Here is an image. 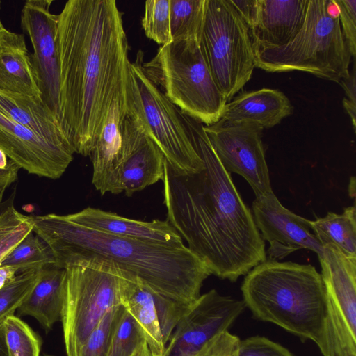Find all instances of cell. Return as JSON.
<instances>
[{
  "mask_svg": "<svg viewBox=\"0 0 356 356\" xmlns=\"http://www.w3.org/2000/svg\"><path fill=\"white\" fill-rule=\"evenodd\" d=\"M41 269L21 272L13 281L0 289V322L14 315L15 310L37 283Z\"/></svg>",
  "mask_w": 356,
  "mask_h": 356,
  "instance_id": "obj_31",
  "label": "cell"
},
{
  "mask_svg": "<svg viewBox=\"0 0 356 356\" xmlns=\"http://www.w3.org/2000/svg\"><path fill=\"white\" fill-rule=\"evenodd\" d=\"M62 314L67 356H79L86 339L111 309L121 305L120 289L124 273L100 261L66 267Z\"/></svg>",
  "mask_w": 356,
  "mask_h": 356,
  "instance_id": "obj_9",
  "label": "cell"
},
{
  "mask_svg": "<svg viewBox=\"0 0 356 356\" xmlns=\"http://www.w3.org/2000/svg\"><path fill=\"white\" fill-rule=\"evenodd\" d=\"M245 275L243 301L255 318L314 341L329 356L326 296L314 266L266 259Z\"/></svg>",
  "mask_w": 356,
  "mask_h": 356,
  "instance_id": "obj_4",
  "label": "cell"
},
{
  "mask_svg": "<svg viewBox=\"0 0 356 356\" xmlns=\"http://www.w3.org/2000/svg\"><path fill=\"white\" fill-rule=\"evenodd\" d=\"M15 191L6 200H3V196L0 195V216L9 207L14 205L15 197Z\"/></svg>",
  "mask_w": 356,
  "mask_h": 356,
  "instance_id": "obj_42",
  "label": "cell"
},
{
  "mask_svg": "<svg viewBox=\"0 0 356 356\" xmlns=\"http://www.w3.org/2000/svg\"><path fill=\"white\" fill-rule=\"evenodd\" d=\"M206 0H170L172 41L200 40Z\"/></svg>",
  "mask_w": 356,
  "mask_h": 356,
  "instance_id": "obj_26",
  "label": "cell"
},
{
  "mask_svg": "<svg viewBox=\"0 0 356 356\" xmlns=\"http://www.w3.org/2000/svg\"><path fill=\"white\" fill-rule=\"evenodd\" d=\"M313 232L324 247L336 246L343 254L356 258V209H344L341 214L329 212L323 218L311 220Z\"/></svg>",
  "mask_w": 356,
  "mask_h": 356,
  "instance_id": "obj_25",
  "label": "cell"
},
{
  "mask_svg": "<svg viewBox=\"0 0 356 356\" xmlns=\"http://www.w3.org/2000/svg\"><path fill=\"white\" fill-rule=\"evenodd\" d=\"M3 323L8 356H40L41 339L25 322L11 315Z\"/></svg>",
  "mask_w": 356,
  "mask_h": 356,
  "instance_id": "obj_29",
  "label": "cell"
},
{
  "mask_svg": "<svg viewBox=\"0 0 356 356\" xmlns=\"http://www.w3.org/2000/svg\"><path fill=\"white\" fill-rule=\"evenodd\" d=\"M245 308L243 300L215 289L200 295L177 324L163 356H193L216 335L228 330Z\"/></svg>",
  "mask_w": 356,
  "mask_h": 356,
  "instance_id": "obj_12",
  "label": "cell"
},
{
  "mask_svg": "<svg viewBox=\"0 0 356 356\" xmlns=\"http://www.w3.org/2000/svg\"><path fill=\"white\" fill-rule=\"evenodd\" d=\"M154 292L138 279L124 273L121 281V305L131 315L141 329L150 350L163 354Z\"/></svg>",
  "mask_w": 356,
  "mask_h": 356,
  "instance_id": "obj_24",
  "label": "cell"
},
{
  "mask_svg": "<svg viewBox=\"0 0 356 356\" xmlns=\"http://www.w3.org/2000/svg\"><path fill=\"white\" fill-rule=\"evenodd\" d=\"M46 356H51V355H46Z\"/></svg>",
  "mask_w": 356,
  "mask_h": 356,
  "instance_id": "obj_47",
  "label": "cell"
},
{
  "mask_svg": "<svg viewBox=\"0 0 356 356\" xmlns=\"http://www.w3.org/2000/svg\"><path fill=\"white\" fill-rule=\"evenodd\" d=\"M262 129L250 123L233 124L220 119L203 130L225 170L243 177L256 197L273 191L264 148Z\"/></svg>",
  "mask_w": 356,
  "mask_h": 356,
  "instance_id": "obj_11",
  "label": "cell"
},
{
  "mask_svg": "<svg viewBox=\"0 0 356 356\" xmlns=\"http://www.w3.org/2000/svg\"><path fill=\"white\" fill-rule=\"evenodd\" d=\"M19 273L17 268L12 266H0V289L13 281Z\"/></svg>",
  "mask_w": 356,
  "mask_h": 356,
  "instance_id": "obj_40",
  "label": "cell"
},
{
  "mask_svg": "<svg viewBox=\"0 0 356 356\" xmlns=\"http://www.w3.org/2000/svg\"><path fill=\"white\" fill-rule=\"evenodd\" d=\"M63 130L89 156L129 72V44L115 0H69L58 15Z\"/></svg>",
  "mask_w": 356,
  "mask_h": 356,
  "instance_id": "obj_1",
  "label": "cell"
},
{
  "mask_svg": "<svg viewBox=\"0 0 356 356\" xmlns=\"http://www.w3.org/2000/svg\"><path fill=\"white\" fill-rule=\"evenodd\" d=\"M0 356H8L3 321L0 322Z\"/></svg>",
  "mask_w": 356,
  "mask_h": 356,
  "instance_id": "obj_41",
  "label": "cell"
},
{
  "mask_svg": "<svg viewBox=\"0 0 356 356\" xmlns=\"http://www.w3.org/2000/svg\"><path fill=\"white\" fill-rule=\"evenodd\" d=\"M339 14L341 31L354 58L356 56V0H333Z\"/></svg>",
  "mask_w": 356,
  "mask_h": 356,
  "instance_id": "obj_36",
  "label": "cell"
},
{
  "mask_svg": "<svg viewBox=\"0 0 356 356\" xmlns=\"http://www.w3.org/2000/svg\"><path fill=\"white\" fill-rule=\"evenodd\" d=\"M149 356H163V354L150 350V354Z\"/></svg>",
  "mask_w": 356,
  "mask_h": 356,
  "instance_id": "obj_45",
  "label": "cell"
},
{
  "mask_svg": "<svg viewBox=\"0 0 356 356\" xmlns=\"http://www.w3.org/2000/svg\"><path fill=\"white\" fill-rule=\"evenodd\" d=\"M146 76L186 115L211 125L227 102L218 88L200 40H175L161 46L148 62Z\"/></svg>",
  "mask_w": 356,
  "mask_h": 356,
  "instance_id": "obj_6",
  "label": "cell"
},
{
  "mask_svg": "<svg viewBox=\"0 0 356 356\" xmlns=\"http://www.w3.org/2000/svg\"><path fill=\"white\" fill-rule=\"evenodd\" d=\"M67 216L75 223L112 235L163 243H184L168 220L143 221L92 207Z\"/></svg>",
  "mask_w": 356,
  "mask_h": 356,
  "instance_id": "obj_19",
  "label": "cell"
},
{
  "mask_svg": "<svg viewBox=\"0 0 356 356\" xmlns=\"http://www.w3.org/2000/svg\"><path fill=\"white\" fill-rule=\"evenodd\" d=\"M5 152L0 149V169H4L8 165L9 159Z\"/></svg>",
  "mask_w": 356,
  "mask_h": 356,
  "instance_id": "obj_43",
  "label": "cell"
},
{
  "mask_svg": "<svg viewBox=\"0 0 356 356\" xmlns=\"http://www.w3.org/2000/svg\"><path fill=\"white\" fill-rule=\"evenodd\" d=\"M123 87L109 108L102 129L89 156L92 165V183L101 193L122 192L120 178L124 162L122 125L128 113L127 85Z\"/></svg>",
  "mask_w": 356,
  "mask_h": 356,
  "instance_id": "obj_17",
  "label": "cell"
},
{
  "mask_svg": "<svg viewBox=\"0 0 356 356\" xmlns=\"http://www.w3.org/2000/svg\"><path fill=\"white\" fill-rule=\"evenodd\" d=\"M0 90L41 96L24 35L5 27L0 31Z\"/></svg>",
  "mask_w": 356,
  "mask_h": 356,
  "instance_id": "obj_21",
  "label": "cell"
},
{
  "mask_svg": "<svg viewBox=\"0 0 356 356\" xmlns=\"http://www.w3.org/2000/svg\"><path fill=\"white\" fill-rule=\"evenodd\" d=\"M141 348H140V349H141ZM140 350H138V351H136V353H135L132 356H136V355L138 353V351H139Z\"/></svg>",
  "mask_w": 356,
  "mask_h": 356,
  "instance_id": "obj_46",
  "label": "cell"
},
{
  "mask_svg": "<svg viewBox=\"0 0 356 356\" xmlns=\"http://www.w3.org/2000/svg\"><path fill=\"white\" fill-rule=\"evenodd\" d=\"M143 58V52L139 51L134 62L129 65V111L138 120L175 172H198L204 165L195 147L188 117L146 76L142 68Z\"/></svg>",
  "mask_w": 356,
  "mask_h": 356,
  "instance_id": "obj_7",
  "label": "cell"
},
{
  "mask_svg": "<svg viewBox=\"0 0 356 356\" xmlns=\"http://www.w3.org/2000/svg\"><path fill=\"white\" fill-rule=\"evenodd\" d=\"M255 65L270 72L302 71L339 83L350 76L351 55L333 0H309L296 36L280 47H253Z\"/></svg>",
  "mask_w": 356,
  "mask_h": 356,
  "instance_id": "obj_5",
  "label": "cell"
},
{
  "mask_svg": "<svg viewBox=\"0 0 356 356\" xmlns=\"http://www.w3.org/2000/svg\"><path fill=\"white\" fill-rule=\"evenodd\" d=\"M122 306L109 310L90 332L80 350L79 356H106L113 332Z\"/></svg>",
  "mask_w": 356,
  "mask_h": 356,
  "instance_id": "obj_33",
  "label": "cell"
},
{
  "mask_svg": "<svg viewBox=\"0 0 356 356\" xmlns=\"http://www.w3.org/2000/svg\"><path fill=\"white\" fill-rule=\"evenodd\" d=\"M0 149L29 173L53 179L63 175L74 153L47 141L1 111Z\"/></svg>",
  "mask_w": 356,
  "mask_h": 356,
  "instance_id": "obj_15",
  "label": "cell"
},
{
  "mask_svg": "<svg viewBox=\"0 0 356 356\" xmlns=\"http://www.w3.org/2000/svg\"><path fill=\"white\" fill-rule=\"evenodd\" d=\"M355 68L353 74L339 81V83L343 87L345 91V97L343 99V105L347 113L350 118L353 130L355 132L356 128V83H355Z\"/></svg>",
  "mask_w": 356,
  "mask_h": 356,
  "instance_id": "obj_38",
  "label": "cell"
},
{
  "mask_svg": "<svg viewBox=\"0 0 356 356\" xmlns=\"http://www.w3.org/2000/svg\"><path fill=\"white\" fill-rule=\"evenodd\" d=\"M170 8V0H149L145 3L143 29L148 38L161 46L172 41Z\"/></svg>",
  "mask_w": 356,
  "mask_h": 356,
  "instance_id": "obj_32",
  "label": "cell"
},
{
  "mask_svg": "<svg viewBox=\"0 0 356 356\" xmlns=\"http://www.w3.org/2000/svg\"><path fill=\"white\" fill-rule=\"evenodd\" d=\"M146 343L139 325L122 307L113 332L106 356H132Z\"/></svg>",
  "mask_w": 356,
  "mask_h": 356,
  "instance_id": "obj_28",
  "label": "cell"
},
{
  "mask_svg": "<svg viewBox=\"0 0 356 356\" xmlns=\"http://www.w3.org/2000/svg\"><path fill=\"white\" fill-rule=\"evenodd\" d=\"M20 167L9 159L8 165L4 169H0V195L3 196L8 187L17 179Z\"/></svg>",
  "mask_w": 356,
  "mask_h": 356,
  "instance_id": "obj_39",
  "label": "cell"
},
{
  "mask_svg": "<svg viewBox=\"0 0 356 356\" xmlns=\"http://www.w3.org/2000/svg\"><path fill=\"white\" fill-rule=\"evenodd\" d=\"M318 257L327 300L329 356H356V258L330 244Z\"/></svg>",
  "mask_w": 356,
  "mask_h": 356,
  "instance_id": "obj_10",
  "label": "cell"
},
{
  "mask_svg": "<svg viewBox=\"0 0 356 356\" xmlns=\"http://www.w3.org/2000/svg\"><path fill=\"white\" fill-rule=\"evenodd\" d=\"M0 111L47 141L72 149L60 122L40 97L0 90Z\"/></svg>",
  "mask_w": 356,
  "mask_h": 356,
  "instance_id": "obj_22",
  "label": "cell"
},
{
  "mask_svg": "<svg viewBox=\"0 0 356 356\" xmlns=\"http://www.w3.org/2000/svg\"><path fill=\"white\" fill-rule=\"evenodd\" d=\"M29 234L5 258L0 266H12L19 273L31 269H40L55 265L53 252L40 237Z\"/></svg>",
  "mask_w": 356,
  "mask_h": 356,
  "instance_id": "obj_27",
  "label": "cell"
},
{
  "mask_svg": "<svg viewBox=\"0 0 356 356\" xmlns=\"http://www.w3.org/2000/svg\"><path fill=\"white\" fill-rule=\"evenodd\" d=\"M200 42L218 88L230 101L256 67L249 27L232 0H206Z\"/></svg>",
  "mask_w": 356,
  "mask_h": 356,
  "instance_id": "obj_8",
  "label": "cell"
},
{
  "mask_svg": "<svg viewBox=\"0 0 356 356\" xmlns=\"http://www.w3.org/2000/svg\"><path fill=\"white\" fill-rule=\"evenodd\" d=\"M291 112L290 101L283 92L262 88L243 92L227 102L220 119L229 123H250L267 129L279 124Z\"/></svg>",
  "mask_w": 356,
  "mask_h": 356,
  "instance_id": "obj_20",
  "label": "cell"
},
{
  "mask_svg": "<svg viewBox=\"0 0 356 356\" xmlns=\"http://www.w3.org/2000/svg\"><path fill=\"white\" fill-rule=\"evenodd\" d=\"M239 356H293L280 344L261 336L241 339Z\"/></svg>",
  "mask_w": 356,
  "mask_h": 356,
  "instance_id": "obj_35",
  "label": "cell"
},
{
  "mask_svg": "<svg viewBox=\"0 0 356 356\" xmlns=\"http://www.w3.org/2000/svg\"><path fill=\"white\" fill-rule=\"evenodd\" d=\"M124 162L120 182L122 192L131 196L159 181L164 175L165 157L129 111L122 125Z\"/></svg>",
  "mask_w": 356,
  "mask_h": 356,
  "instance_id": "obj_18",
  "label": "cell"
},
{
  "mask_svg": "<svg viewBox=\"0 0 356 356\" xmlns=\"http://www.w3.org/2000/svg\"><path fill=\"white\" fill-rule=\"evenodd\" d=\"M33 228L32 217L21 213L14 205L0 216V265Z\"/></svg>",
  "mask_w": 356,
  "mask_h": 356,
  "instance_id": "obj_30",
  "label": "cell"
},
{
  "mask_svg": "<svg viewBox=\"0 0 356 356\" xmlns=\"http://www.w3.org/2000/svg\"><path fill=\"white\" fill-rule=\"evenodd\" d=\"M308 1L232 0L249 27L252 47H280L289 42L304 22Z\"/></svg>",
  "mask_w": 356,
  "mask_h": 356,
  "instance_id": "obj_16",
  "label": "cell"
},
{
  "mask_svg": "<svg viewBox=\"0 0 356 356\" xmlns=\"http://www.w3.org/2000/svg\"><path fill=\"white\" fill-rule=\"evenodd\" d=\"M65 289V268L55 265L42 268L37 283L18 307V314L34 317L49 332L62 319Z\"/></svg>",
  "mask_w": 356,
  "mask_h": 356,
  "instance_id": "obj_23",
  "label": "cell"
},
{
  "mask_svg": "<svg viewBox=\"0 0 356 356\" xmlns=\"http://www.w3.org/2000/svg\"><path fill=\"white\" fill-rule=\"evenodd\" d=\"M240 341L241 339L229 330L223 331L209 341L193 356H239Z\"/></svg>",
  "mask_w": 356,
  "mask_h": 356,
  "instance_id": "obj_37",
  "label": "cell"
},
{
  "mask_svg": "<svg viewBox=\"0 0 356 356\" xmlns=\"http://www.w3.org/2000/svg\"><path fill=\"white\" fill-rule=\"evenodd\" d=\"M187 117L204 167L196 173L179 175L165 161L167 220L211 275L236 282L266 259L265 242L203 124Z\"/></svg>",
  "mask_w": 356,
  "mask_h": 356,
  "instance_id": "obj_2",
  "label": "cell"
},
{
  "mask_svg": "<svg viewBox=\"0 0 356 356\" xmlns=\"http://www.w3.org/2000/svg\"><path fill=\"white\" fill-rule=\"evenodd\" d=\"M255 225L269 248L266 259L280 260L291 253L307 249L320 255L323 246L314 234L311 220L285 208L274 193L257 197L252 205Z\"/></svg>",
  "mask_w": 356,
  "mask_h": 356,
  "instance_id": "obj_14",
  "label": "cell"
},
{
  "mask_svg": "<svg viewBox=\"0 0 356 356\" xmlns=\"http://www.w3.org/2000/svg\"><path fill=\"white\" fill-rule=\"evenodd\" d=\"M31 217L33 232L49 246L58 268L104 261L186 307L198 299L204 281L211 275L206 264L184 243L112 235L75 223L67 215Z\"/></svg>",
  "mask_w": 356,
  "mask_h": 356,
  "instance_id": "obj_3",
  "label": "cell"
},
{
  "mask_svg": "<svg viewBox=\"0 0 356 356\" xmlns=\"http://www.w3.org/2000/svg\"><path fill=\"white\" fill-rule=\"evenodd\" d=\"M53 0H28L21 12V26L29 35L33 54L35 70L40 98L61 124L60 71L56 47L58 15L50 7ZM62 126V125H61Z\"/></svg>",
  "mask_w": 356,
  "mask_h": 356,
  "instance_id": "obj_13",
  "label": "cell"
},
{
  "mask_svg": "<svg viewBox=\"0 0 356 356\" xmlns=\"http://www.w3.org/2000/svg\"><path fill=\"white\" fill-rule=\"evenodd\" d=\"M154 298L162 337L166 346L177 324L190 307L156 292Z\"/></svg>",
  "mask_w": 356,
  "mask_h": 356,
  "instance_id": "obj_34",
  "label": "cell"
},
{
  "mask_svg": "<svg viewBox=\"0 0 356 356\" xmlns=\"http://www.w3.org/2000/svg\"><path fill=\"white\" fill-rule=\"evenodd\" d=\"M150 350L147 343H146L143 347L138 351L136 356H149Z\"/></svg>",
  "mask_w": 356,
  "mask_h": 356,
  "instance_id": "obj_44",
  "label": "cell"
}]
</instances>
